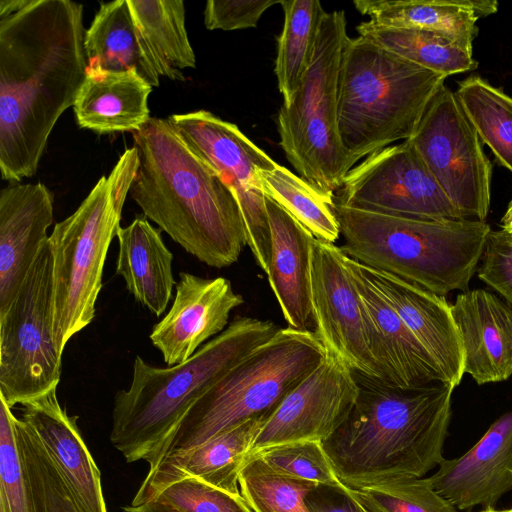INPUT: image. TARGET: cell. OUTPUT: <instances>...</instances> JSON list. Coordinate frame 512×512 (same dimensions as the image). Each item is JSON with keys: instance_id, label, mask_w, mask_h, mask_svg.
<instances>
[{"instance_id": "6da1fadb", "label": "cell", "mask_w": 512, "mask_h": 512, "mask_svg": "<svg viewBox=\"0 0 512 512\" xmlns=\"http://www.w3.org/2000/svg\"><path fill=\"white\" fill-rule=\"evenodd\" d=\"M83 5L0 0V172L20 182L37 172L60 116L87 71Z\"/></svg>"}, {"instance_id": "7a4b0ae2", "label": "cell", "mask_w": 512, "mask_h": 512, "mask_svg": "<svg viewBox=\"0 0 512 512\" xmlns=\"http://www.w3.org/2000/svg\"><path fill=\"white\" fill-rule=\"evenodd\" d=\"M139 165L129 194L143 215L200 262L224 268L247 245L238 202L218 173L168 119L151 117L133 133Z\"/></svg>"}, {"instance_id": "3957f363", "label": "cell", "mask_w": 512, "mask_h": 512, "mask_svg": "<svg viewBox=\"0 0 512 512\" xmlns=\"http://www.w3.org/2000/svg\"><path fill=\"white\" fill-rule=\"evenodd\" d=\"M357 401L323 447L337 476L358 489L396 475L423 477L443 460L455 389H401L355 372Z\"/></svg>"}, {"instance_id": "277c9868", "label": "cell", "mask_w": 512, "mask_h": 512, "mask_svg": "<svg viewBox=\"0 0 512 512\" xmlns=\"http://www.w3.org/2000/svg\"><path fill=\"white\" fill-rule=\"evenodd\" d=\"M278 330L240 317L180 364L156 367L136 355L129 387L114 397L111 444L128 463H149L190 407Z\"/></svg>"}, {"instance_id": "5b68a950", "label": "cell", "mask_w": 512, "mask_h": 512, "mask_svg": "<svg viewBox=\"0 0 512 512\" xmlns=\"http://www.w3.org/2000/svg\"><path fill=\"white\" fill-rule=\"evenodd\" d=\"M333 209L346 256L442 296L469 290L491 231L485 221L425 220L335 202Z\"/></svg>"}, {"instance_id": "8992f818", "label": "cell", "mask_w": 512, "mask_h": 512, "mask_svg": "<svg viewBox=\"0 0 512 512\" xmlns=\"http://www.w3.org/2000/svg\"><path fill=\"white\" fill-rule=\"evenodd\" d=\"M447 77L361 37L348 38L338 85V128L352 166L408 140Z\"/></svg>"}, {"instance_id": "52a82bcc", "label": "cell", "mask_w": 512, "mask_h": 512, "mask_svg": "<svg viewBox=\"0 0 512 512\" xmlns=\"http://www.w3.org/2000/svg\"><path fill=\"white\" fill-rule=\"evenodd\" d=\"M325 354L315 332L279 328L190 407L148 463L149 468L168 455L269 415Z\"/></svg>"}, {"instance_id": "ba28073f", "label": "cell", "mask_w": 512, "mask_h": 512, "mask_svg": "<svg viewBox=\"0 0 512 512\" xmlns=\"http://www.w3.org/2000/svg\"><path fill=\"white\" fill-rule=\"evenodd\" d=\"M134 146L125 149L79 207L56 223L48 243L53 256L54 340L63 355L68 341L95 317L103 269L138 170Z\"/></svg>"}, {"instance_id": "9c48e42d", "label": "cell", "mask_w": 512, "mask_h": 512, "mask_svg": "<svg viewBox=\"0 0 512 512\" xmlns=\"http://www.w3.org/2000/svg\"><path fill=\"white\" fill-rule=\"evenodd\" d=\"M348 38L344 11L326 12L302 81L277 115L287 160L301 178L331 199L353 168L338 128L339 75Z\"/></svg>"}, {"instance_id": "30bf717a", "label": "cell", "mask_w": 512, "mask_h": 512, "mask_svg": "<svg viewBox=\"0 0 512 512\" xmlns=\"http://www.w3.org/2000/svg\"><path fill=\"white\" fill-rule=\"evenodd\" d=\"M53 326V256L47 241L0 314V399L9 408L57 389L63 355Z\"/></svg>"}, {"instance_id": "8fae6325", "label": "cell", "mask_w": 512, "mask_h": 512, "mask_svg": "<svg viewBox=\"0 0 512 512\" xmlns=\"http://www.w3.org/2000/svg\"><path fill=\"white\" fill-rule=\"evenodd\" d=\"M167 119L185 144L231 189L242 215L247 246L266 274L271 259V228L259 172L278 163L237 125L210 111L172 114Z\"/></svg>"}, {"instance_id": "7c38bea8", "label": "cell", "mask_w": 512, "mask_h": 512, "mask_svg": "<svg viewBox=\"0 0 512 512\" xmlns=\"http://www.w3.org/2000/svg\"><path fill=\"white\" fill-rule=\"evenodd\" d=\"M463 219L485 221L491 199V163L455 92L445 84L409 138Z\"/></svg>"}, {"instance_id": "4fadbf2b", "label": "cell", "mask_w": 512, "mask_h": 512, "mask_svg": "<svg viewBox=\"0 0 512 512\" xmlns=\"http://www.w3.org/2000/svg\"><path fill=\"white\" fill-rule=\"evenodd\" d=\"M334 202L394 216L463 220L409 139L355 165Z\"/></svg>"}, {"instance_id": "5bb4252c", "label": "cell", "mask_w": 512, "mask_h": 512, "mask_svg": "<svg viewBox=\"0 0 512 512\" xmlns=\"http://www.w3.org/2000/svg\"><path fill=\"white\" fill-rule=\"evenodd\" d=\"M359 395L355 372L326 351L320 364L267 416L251 451L329 439L350 415Z\"/></svg>"}, {"instance_id": "9a60e30c", "label": "cell", "mask_w": 512, "mask_h": 512, "mask_svg": "<svg viewBox=\"0 0 512 512\" xmlns=\"http://www.w3.org/2000/svg\"><path fill=\"white\" fill-rule=\"evenodd\" d=\"M311 303L315 334L325 350L354 372L382 380L368 349L361 300L334 243L315 238L311 248Z\"/></svg>"}, {"instance_id": "2e32d148", "label": "cell", "mask_w": 512, "mask_h": 512, "mask_svg": "<svg viewBox=\"0 0 512 512\" xmlns=\"http://www.w3.org/2000/svg\"><path fill=\"white\" fill-rule=\"evenodd\" d=\"M361 300L368 349L385 383L413 389L446 383L437 366L367 275L364 265L344 254Z\"/></svg>"}, {"instance_id": "e0dca14e", "label": "cell", "mask_w": 512, "mask_h": 512, "mask_svg": "<svg viewBox=\"0 0 512 512\" xmlns=\"http://www.w3.org/2000/svg\"><path fill=\"white\" fill-rule=\"evenodd\" d=\"M243 302L224 277L206 279L180 272L173 303L153 327L151 343L168 366L180 364L224 331L230 313Z\"/></svg>"}, {"instance_id": "ac0fdd59", "label": "cell", "mask_w": 512, "mask_h": 512, "mask_svg": "<svg viewBox=\"0 0 512 512\" xmlns=\"http://www.w3.org/2000/svg\"><path fill=\"white\" fill-rule=\"evenodd\" d=\"M428 477L456 509L493 508L512 489V410L500 416L464 455L445 459Z\"/></svg>"}, {"instance_id": "d6986e66", "label": "cell", "mask_w": 512, "mask_h": 512, "mask_svg": "<svg viewBox=\"0 0 512 512\" xmlns=\"http://www.w3.org/2000/svg\"><path fill=\"white\" fill-rule=\"evenodd\" d=\"M53 211L54 196L43 183L10 184L0 191V314L48 241Z\"/></svg>"}, {"instance_id": "ffe728a7", "label": "cell", "mask_w": 512, "mask_h": 512, "mask_svg": "<svg viewBox=\"0 0 512 512\" xmlns=\"http://www.w3.org/2000/svg\"><path fill=\"white\" fill-rule=\"evenodd\" d=\"M387 302L433 360L445 382L456 388L464 373V351L445 296L364 265Z\"/></svg>"}, {"instance_id": "44dd1931", "label": "cell", "mask_w": 512, "mask_h": 512, "mask_svg": "<svg viewBox=\"0 0 512 512\" xmlns=\"http://www.w3.org/2000/svg\"><path fill=\"white\" fill-rule=\"evenodd\" d=\"M267 416L252 418L197 447L164 457L149 468L131 504H141L165 486L184 479L241 495L239 472Z\"/></svg>"}, {"instance_id": "7402d4cb", "label": "cell", "mask_w": 512, "mask_h": 512, "mask_svg": "<svg viewBox=\"0 0 512 512\" xmlns=\"http://www.w3.org/2000/svg\"><path fill=\"white\" fill-rule=\"evenodd\" d=\"M464 351V373L478 385L512 375V306L486 289L461 292L452 304Z\"/></svg>"}, {"instance_id": "603a6c76", "label": "cell", "mask_w": 512, "mask_h": 512, "mask_svg": "<svg viewBox=\"0 0 512 512\" xmlns=\"http://www.w3.org/2000/svg\"><path fill=\"white\" fill-rule=\"evenodd\" d=\"M21 419L38 437L83 512H107L100 471L77 426L60 405L57 389L29 401Z\"/></svg>"}, {"instance_id": "cb8c5ba5", "label": "cell", "mask_w": 512, "mask_h": 512, "mask_svg": "<svg viewBox=\"0 0 512 512\" xmlns=\"http://www.w3.org/2000/svg\"><path fill=\"white\" fill-rule=\"evenodd\" d=\"M271 228V259L266 273L288 327H315L311 303L313 234L274 200L266 196Z\"/></svg>"}, {"instance_id": "d4e9b609", "label": "cell", "mask_w": 512, "mask_h": 512, "mask_svg": "<svg viewBox=\"0 0 512 512\" xmlns=\"http://www.w3.org/2000/svg\"><path fill=\"white\" fill-rule=\"evenodd\" d=\"M153 87L136 71L87 69L73 110L78 126L99 135L137 132L151 118Z\"/></svg>"}, {"instance_id": "484cf974", "label": "cell", "mask_w": 512, "mask_h": 512, "mask_svg": "<svg viewBox=\"0 0 512 512\" xmlns=\"http://www.w3.org/2000/svg\"><path fill=\"white\" fill-rule=\"evenodd\" d=\"M116 237V274L123 278L137 302L155 316H161L176 285L173 255L165 245L161 231L143 215L135 217L128 226H120Z\"/></svg>"}, {"instance_id": "4316f807", "label": "cell", "mask_w": 512, "mask_h": 512, "mask_svg": "<svg viewBox=\"0 0 512 512\" xmlns=\"http://www.w3.org/2000/svg\"><path fill=\"white\" fill-rule=\"evenodd\" d=\"M355 8L387 27L441 33L473 45L477 20L498 10L494 0H356Z\"/></svg>"}, {"instance_id": "83f0119b", "label": "cell", "mask_w": 512, "mask_h": 512, "mask_svg": "<svg viewBox=\"0 0 512 512\" xmlns=\"http://www.w3.org/2000/svg\"><path fill=\"white\" fill-rule=\"evenodd\" d=\"M87 69L134 70L152 87L160 84L154 59L131 15L127 0L101 2L85 32Z\"/></svg>"}, {"instance_id": "f1b7e54d", "label": "cell", "mask_w": 512, "mask_h": 512, "mask_svg": "<svg viewBox=\"0 0 512 512\" xmlns=\"http://www.w3.org/2000/svg\"><path fill=\"white\" fill-rule=\"evenodd\" d=\"M136 27L160 76L184 81L183 69L195 68L185 7L181 0H127Z\"/></svg>"}, {"instance_id": "f546056e", "label": "cell", "mask_w": 512, "mask_h": 512, "mask_svg": "<svg viewBox=\"0 0 512 512\" xmlns=\"http://www.w3.org/2000/svg\"><path fill=\"white\" fill-rule=\"evenodd\" d=\"M356 29L358 36L446 77L473 71L478 66L473 58L472 45L441 33L387 27L370 20L361 22Z\"/></svg>"}, {"instance_id": "4dcf8cb0", "label": "cell", "mask_w": 512, "mask_h": 512, "mask_svg": "<svg viewBox=\"0 0 512 512\" xmlns=\"http://www.w3.org/2000/svg\"><path fill=\"white\" fill-rule=\"evenodd\" d=\"M284 23L277 40L274 72L283 103L298 89L310 64L326 11L318 0H281Z\"/></svg>"}, {"instance_id": "1f68e13d", "label": "cell", "mask_w": 512, "mask_h": 512, "mask_svg": "<svg viewBox=\"0 0 512 512\" xmlns=\"http://www.w3.org/2000/svg\"><path fill=\"white\" fill-rule=\"evenodd\" d=\"M265 196L271 198L307 228L315 238L334 243L340 236L334 199L317 191L307 181L277 164L259 172Z\"/></svg>"}, {"instance_id": "d6a6232c", "label": "cell", "mask_w": 512, "mask_h": 512, "mask_svg": "<svg viewBox=\"0 0 512 512\" xmlns=\"http://www.w3.org/2000/svg\"><path fill=\"white\" fill-rule=\"evenodd\" d=\"M455 94L480 139L512 172V97L479 76L460 82Z\"/></svg>"}, {"instance_id": "836d02e7", "label": "cell", "mask_w": 512, "mask_h": 512, "mask_svg": "<svg viewBox=\"0 0 512 512\" xmlns=\"http://www.w3.org/2000/svg\"><path fill=\"white\" fill-rule=\"evenodd\" d=\"M15 429L33 512H83L30 426L16 417Z\"/></svg>"}, {"instance_id": "e575fe53", "label": "cell", "mask_w": 512, "mask_h": 512, "mask_svg": "<svg viewBox=\"0 0 512 512\" xmlns=\"http://www.w3.org/2000/svg\"><path fill=\"white\" fill-rule=\"evenodd\" d=\"M238 482L252 512H310L306 498L321 486L280 474L254 456L246 457Z\"/></svg>"}, {"instance_id": "d590c367", "label": "cell", "mask_w": 512, "mask_h": 512, "mask_svg": "<svg viewBox=\"0 0 512 512\" xmlns=\"http://www.w3.org/2000/svg\"><path fill=\"white\" fill-rule=\"evenodd\" d=\"M124 512H252L241 495H233L195 479L173 482Z\"/></svg>"}, {"instance_id": "8d00e7d4", "label": "cell", "mask_w": 512, "mask_h": 512, "mask_svg": "<svg viewBox=\"0 0 512 512\" xmlns=\"http://www.w3.org/2000/svg\"><path fill=\"white\" fill-rule=\"evenodd\" d=\"M247 456L263 461L274 471L321 486L344 490L336 471L320 441H295L278 444Z\"/></svg>"}, {"instance_id": "74e56055", "label": "cell", "mask_w": 512, "mask_h": 512, "mask_svg": "<svg viewBox=\"0 0 512 512\" xmlns=\"http://www.w3.org/2000/svg\"><path fill=\"white\" fill-rule=\"evenodd\" d=\"M388 512H457L427 478L396 475L358 488Z\"/></svg>"}, {"instance_id": "f35d334b", "label": "cell", "mask_w": 512, "mask_h": 512, "mask_svg": "<svg viewBox=\"0 0 512 512\" xmlns=\"http://www.w3.org/2000/svg\"><path fill=\"white\" fill-rule=\"evenodd\" d=\"M15 419L11 408L0 399V512H33Z\"/></svg>"}, {"instance_id": "ab89813d", "label": "cell", "mask_w": 512, "mask_h": 512, "mask_svg": "<svg viewBox=\"0 0 512 512\" xmlns=\"http://www.w3.org/2000/svg\"><path fill=\"white\" fill-rule=\"evenodd\" d=\"M479 263V279L512 306V234L491 230Z\"/></svg>"}, {"instance_id": "60d3db41", "label": "cell", "mask_w": 512, "mask_h": 512, "mask_svg": "<svg viewBox=\"0 0 512 512\" xmlns=\"http://www.w3.org/2000/svg\"><path fill=\"white\" fill-rule=\"evenodd\" d=\"M281 0H209L204 24L209 30L233 31L255 28L263 13Z\"/></svg>"}, {"instance_id": "b9f144b4", "label": "cell", "mask_w": 512, "mask_h": 512, "mask_svg": "<svg viewBox=\"0 0 512 512\" xmlns=\"http://www.w3.org/2000/svg\"><path fill=\"white\" fill-rule=\"evenodd\" d=\"M310 512H357L356 507L344 490L318 486L306 498Z\"/></svg>"}, {"instance_id": "7bdbcfd3", "label": "cell", "mask_w": 512, "mask_h": 512, "mask_svg": "<svg viewBox=\"0 0 512 512\" xmlns=\"http://www.w3.org/2000/svg\"><path fill=\"white\" fill-rule=\"evenodd\" d=\"M346 493L354 503L357 512H388L378 504L369 494L346 486Z\"/></svg>"}, {"instance_id": "ee69618b", "label": "cell", "mask_w": 512, "mask_h": 512, "mask_svg": "<svg viewBox=\"0 0 512 512\" xmlns=\"http://www.w3.org/2000/svg\"><path fill=\"white\" fill-rule=\"evenodd\" d=\"M501 229L512 234V200L510 201L504 216L501 219Z\"/></svg>"}, {"instance_id": "f6af8a7d", "label": "cell", "mask_w": 512, "mask_h": 512, "mask_svg": "<svg viewBox=\"0 0 512 512\" xmlns=\"http://www.w3.org/2000/svg\"><path fill=\"white\" fill-rule=\"evenodd\" d=\"M481 512H505V510H496L494 508H487L482 510Z\"/></svg>"}, {"instance_id": "bcb514c9", "label": "cell", "mask_w": 512, "mask_h": 512, "mask_svg": "<svg viewBox=\"0 0 512 512\" xmlns=\"http://www.w3.org/2000/svg\"><path fill=\"white\" fill-rule=\"evenodd\" d=\"M505 512H512V508L505 510Z\"/></svg>"}]
</instances>
